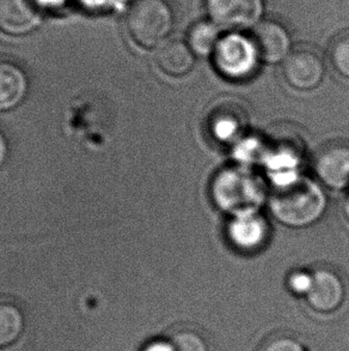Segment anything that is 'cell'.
<instances>
[{
    "instance_id": "obj_1",
    "label": "cell",
    "mask_w": 349,
    "mask_h": 351,
    "mask_svg": "<svg viewBox=\"0 0 349 351\" xmlns=\"http://www.w3.org/2000/svg\"><path fill=\"white\" fill-rule=\"evenodd\" d=\"M328 198L321 185L304 176L274 186L269 209L279 223L288 228H307L326 214Z\"/></svg>"
},
{
    "instance_id": "obj_2",
    "label": "cell",
    "mask_w": 349,
    "mask_h": 351,
    "mask_svg": "<svg viewBox=\"0 0 349 351\" xmlns=\"http://www.w3.org/2000/svg\"><path fill=\"white\" fill-rule=\"evenodd\" d=\"M211 195L218 209L232 217L259 213L264 200L263 185L246 168L232 167L214 176Z\"/></svg>"
},
{
    "instance_id": "obj_3",
    "label": "cell",
    "mask_w": 349,
    "mask_h": 351,
    "mask_svg": "<svg viewBox=\"0 0 349 351\" xmlns=\"http://www.w3.org/2000/svg\"><path fill=\"white\" fill-rule=\"evenodd\" d=\"M174 22V11L166 0H137L128 12V33L139 46L157 47L166 43Z\"/></svg>"
},
{
    "instance_id": "obj_4",
    "label": "cell",
    "mask_w": 349,
    "mask_h": 351,
    "mask_svg": "<svg viewBox=\"0 0 349 351\" xmlns=\"http://www.w3.org/2000/svg\"><path fill=\"white\" fill-rule=\"evenodd\" d=\"M217 71L230 81L243 82L254 76L261 59L250 36L227 33L213 53Z\"/></svg>"
},
{
    "instance_id": "obj_5",
    "label": "cell",
    "mask_w": 349,
    "mask_h": 351,
    "mask_svg": "<svg viewBox=\"0 0 349 351\" xmlns=\"http://www.w3.org/2000/svg\"><path fill=\"white\" fill-rule=\"evenodd\" d=\"M208 19L227 33L255 28L262 21L264 0H205Z\"/></svg>"
},
{
    "instance_id": "obj_6",
    "label": "cell",
    "mask_w": 349,
    "mask_h": 351,
    "mask_svg": "<svg viewBox=\"0 0 349 351\" xmlns=\"http://www.w3.org/2000/svg\"><path fill=\"white\" fill-rule=\"evenodd\" d=\"M326 62L312 49L292 51L283 65V75L288 86L300 91H310L321 86L326 76Z\"/></svg>"
},
{
    "instance_id": "obj_7",
    "label": "cell",
    "mask_w": 349,
    "mask_h": 351,
    "mask_svg": "<svg viewBox=\"0 0 349 351\" xmlns=\"http://www.w3.org/2000/svg\"><path fill=\"white\" fill-rule=\"evenodd\" d=\"M261 62L276 64L285 62L291 54L292 40L287 29L276 21H261L250 35Z\"/></svg>"
},
{
    "instance_id": "obj_8",
    "label": "cell",
    "mask_w": 349,
    "mask_h": 351,
    "mask_svg": "<svg viewBox=\"0 0 349 351\" xmlns=\"http://www.w3.org/2000/svg\"><path fill=\"white\" fill-rule=\"evenodd\" d=\"M317 178L333 190H344L349 186V145L331 144L317 154L313 163Z\"/></svg>"
},
{
    "instance_id": "obj_9",
    "label": "cell",
    "mask_w": 349,
    "mask_h": 351,
    "mask_svg": "<svg viewBox=\"0 0 349 351\" xmlns=\"http://www.w3.org/2000/svg\"><path fill=\"white\" fill-rule=\"evenodd\" d=\"M269 226L260 213L233 216L227 224V237L238 251H260L268 240Z\"/></svg>"
},
{
    "instance_id": "obj_10",
    "label": "cell",
    "mask_w": 349,
    "mask_h": 351,
    "mask_svg": "<svg viewBox=\"0 0 349 351\" xmlns=\"http://www.w3.org/2000/svg\"><path fill=\"white\" fill-rule=\"evenodd\" d=\"M41 22L38 0H0V32L10 36L31 33Z\"/></svg>"
},
{
    "instance_id": "obj_11",
    "label": "cell",
    "mask_w": 349,
    "mask_h": 351,
    "mask_svg": "<svg viewBox=\"0 0 349 351\" xmlns=\"http://www.w3.org/2000/svg\"><path fill=\"white\" fill-rule=\"evenodd\" d=\"M307 299L312 308L318 312L329 313L339 308L345 299V285L340 276L328 269L315 271Z\"/></svg>"
},
{
    "instance_id": "obj_12",
    "label": "cell",
    "mask_w": 349,
    "mask_h": 351,
    "mask_svg": "<svg viewBox=\"0 0 349 351\" xmlns=\"http://www.w3.org/2000/svg\"><path fill=\"white\" fill-rule=\"evenodd\" d=\"M28 93V78L14 62L0 59V112H9L23 102Z\"/></svg>"
},
{
    "instance_id": "obj_13",
    "label": "cell",
    "mask_w": 349,
    "mask_h": 351,
    "mask_svg": "<svg viewBox=\"0 0 349 351\" xmlns=\"http://www.w3.org/2000/svg\"><path fill=\"white\" fill-rule=\"evenodd\" d=\"M156 62L168 76L182 77L188 75L195 66V54L188 43L181 40H166L159 46Z\"/></svg>"
},
{
    "instance_id": "obj_14",
    "label": "cell",
    "mask_w": 349,
    "mask_h": 351,
    "mask_svg": "<svg viewBox=\"0 0 349 351\" xmlns=\"http://www.w3.org/2000/svg\"><path fill=\"white\" fill-rule=\"evenodd\" d=\"M208 125L209 132L218 142H233L241 137L246 130V112L241 107L220 106L213 110Z\"/></svg>"
},
{
    "instance_id": "obj_15",
    "label": "cell",
    "mask_w": 349,
    "mask_h": 351,
    "mask_svg": "<svg viewBox=\"0 0 349 351\" xmlns=\"http://www.w3.org/2000/svg\"><path fill=\"white\" fill-rule=\"evenodd\" d=\"M222 38V29L209 19L198 21L189 28L187 43L195 56L209 57Z\"/></svg>"
},
{
    "instance_id": "obj_16",
    "label": "cell",
    "mask_w": 349,
    "mask_h": 351,
    "mask_svg": "<svg viewBox=\"0 0 349 351\" xmlns=\"http://www.w3.org/2000/svg\"><path fill=\"white\" fill-rule=\"evenodd\" d=\"M24 332V315L17 304L0 299V348L14 346Z\"/></svg>"
},
{
    "instance_id": "obj_17",
    "label": "cell",
    "mask_w": 349,
    "mask_h": 351,
    "mask_svg": "<svg viewBox=\"0 0 349 351\" xmlns=\"http://www.w3.org/2000/svg\"><path fill=\"white\" fill-rule=\"evenodd\" d=\"M331 60L336 72L349 80V34L341 36L333 43Z\"/></svg>"
},
{
    "instance_id": "obj_18",
    "label": "cell",
    "mask_w": 349,
    "mask_h": 351,
    "mask_svg": "<svg viewBox=\"0 0 349 351\" xmlns=\"http://www.w3.org/2000/svg\"><path fill=\"white\" fill-rule=\"evenodd\" d=\"M170 343L174 351H207V346L203 338L192 331L174 333Z\"/></svg>"
},
{
    "instance_id": "obj_19",
    "label": "cell",
    "mask_w": 349,
    "mask_h": 351,
    "mask_svg": "<svg viewBox=\"0 0 349 351\" xmlns=\"http://www.w3.org/2000/svg\"><path fill=\"white\" fill-rule=\"evenodd\" d=\"M287 285L294 294L307 296L311 290L312 274L305 271H296L288 277Z\"/></svg>"
},
{
    "instance_id": "obj_20",
    "label": "cell",
    "mask_w": 349,
    "mask_h": 351,
    "mask_svg": "<svg viewBox=\"0 0 349 351\" xmlns=\"http://www.w3.org/2000/svg\"><path fill=\"white\" fill-rule=\"evenodd\" d=\"M264 351H305L300 343L292 338H278L269 343Z\"/></svg>"
},
{
    "instance_id": "obj_21",
    "label": "cell",
    "mask_w": 349,
    "mask_h": 351,
    "mask_svg": "<svg viewBox=\"0 0 349 351\" xmlns=\"http://www.w3.org/2000/svg\"><path fill=\"white\" fill-rule=\"evenodd\" d=\"M142 351H174L170 341H155L150 343Z\"/></svg>"
},
{
    "instance_id": "obj_22",
    "label": "cell",
    "mask_w": 349,
    "mask_h": 351,
    "mask_svg": "<svg viewBox=\"0 0 349 351\" xmlns=\"http://www.w3.org/2000/svg\"><path fill=\"white\" fill-rule=\"evenodd\" d=\"M6 155H8V143H6L4 133L1 132V130H0V166L6 160Z\"/></svg>"
},
{
    "instance_id": "obj_23",
    "label": "cell",
    "mask_w": 349,
    "mask_h": 351,
    "mask_svg": "<svg viewBox=\"0 0 349 351\" xmlns=\"http://www.w3.org/2000/svg\"><path fill=\"white\" fill-rule=\"evenodd\" d=\"M344 214L349 222V193L346 195L345 202H344Z\"/></svg>"
}]
</instances>
